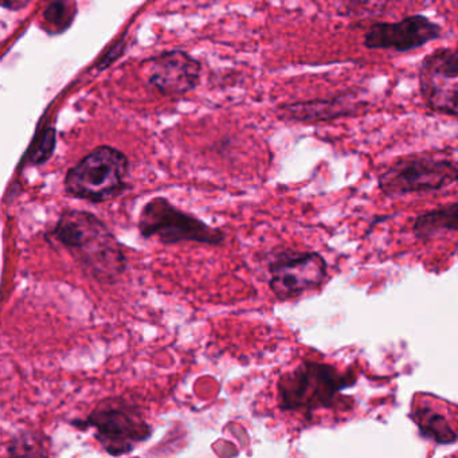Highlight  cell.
<instances>
[{
    "mask_svg": "<svg viewBox=\"0 0 458 458\" xmlns=\"http://www.w3.org/2000/svg\"><path fill=\"white\" fill-rule=\"evenodd\" d=\"M73 259L85 276L101 285H114L128 269V257L120 241L103 219L85 210L68 208L45 234Z\"/></svg>",
    "mask_w": 458,
    "mask_h": 458,
    "instance_id": "cell-1",
    "label": "cell"
},
{
    "mask_svg": "<svg viewBox=\"0 0 458 458\" xmlns=\"http://www.w3.org/2000/svg\"><path fill=\"white\" fill-rule=\"evenodd\" d=\"M355 374L326 361L302 360L277 380L278 409L304 418L307 422L318 412L344 415L355 401L343 391L355 385Z\"/></svg>",
    "mask_w": 458,
    "mask_h": 458,
    "instance_id": "cell-2",
    "label": "cell"
},
{
    "mask_svg": "<svg viewBox=\"0 0 458 458\" xmlns=\"http://www.w3.org/2000/svg\"><path fill=\"white\" fill-rule=\"evenodd\" d=\"M71 425L77 430H93L104 452L114 457L131 454L152 436L140 407L124 396L103 399L87 418L73 420Z\"/></svg>",
    "mask_w": 458,
    "mask_h": 458,
    "instance_id": "cell-3",
    "label": "cell"
},
{
    "mask_svg": "<svg viewBox=\"0 0 458 458\" xmlns=\"http://www.w3.org/2000/svg\"><path fill=\"white\" fill-rule=\"evenodd\" d=\"M128 157L114 147L101 146L66 173V194L90 203H106L128 191Z\"/></svg>",
    "mask_w": 458,
    "mask_h": 458,
    "instance_id": "cell-4",
    "label": "cell"
},
{
    "mask_svg": "<svg viewBox=\"0 0 458 458\" xmlns=\"http://www.w3.org/2000/svg\"><path fill=\"white\" fill-rule=\"evenodd\" d=\"M138 229L144 240H157L163 245L197 242L222 246L226 241L224 230L210 226L194 214L181 210L165 197L152 198L143 206Z\"/></svg>",
    "mask_w": 458,
    "mask_h": 458,
    "instance_id": "cell-5",
    "label": "cell"
},
{
    "mask_svg": "<svg viewBox=\"0 0 458 458\" xmlns=\"http://www.w3.org/2000/svg\"><path fill=\"white\" fill-rule=\"evenodd\" d=\"M377 183L380 191L391 198L439 191L458 184V165L434 155H411L395 160Z\"/></svg>",
    "mask_w": 458,
    "mask_h": 458,
    "instance_id": "cell-6",
    "label": "cell"
},
{
    "mask_svg": "<svg viewBox=\"0 0 458 458\" xmlns=\"http://www.w3.org/2000/svg\"><path fill=\"white\" fill-rule=\"evenodd\" d=\"M267 270L269 289L278 301L299 299L316 291L328 276L327 262L313 251H280L269 262Z\"/></svg>",
    "mask_w": 458,
    "mask_h": 458,
    "instance_id": "cell-7",
    "label": "cell"
},
{
    "mask_svg": "<svg viewBox=\"0 0 458 458\" xmlns=\"http://www.w3.org/2000/svg\"><path fill=\"white\" fill-rule=\"evenodd\" d=\"M420 92L437 114L458 117V49H438L420 65Z\"/></svg>",
    "mask_w": 458,
    "mask_h": 458,
    "instance_id": "cell-8",
    "label": "cell"
},
{
    "mask_svg": "<svg viewBox=\"0 0 458 458\" xmlns=\"http://www.w3.org/2000/svg\"><path fill=\"white\" fill-rule=\"evenodd\" d=\"M442 28L425 15H410L395 23L377 22L364 34L369 50L409 53L441 38Z\"/></svg>",
    "mask_w": 458,
    "mask_h": 458,
    "instance_id": "cell-9",
    "label": "cell"
},
{
    "mask_svg": "<svg viewBox=\"0 0 458 458\" xmlns=\"http://www.w3.org/2000/svg\"><path fill=\"white\" fill-rule=\"evenodd\" d=\"M410 418L426 438L439 445L458 441V406L430 394L412 398Z\"/></svg>",
    "mask_w": 458,
    "mask_h": 458,
    "instance_id": "cell-10",
    "label": "cell"
},
{
    "mask_svg": "<svg viewBox=\"0 0 458 458\" xmlns=\"http://www.w3.org/2000/svg\"><path fill=\"white\" fill-rule=\"evenodd\" d=\"M369 104L361 100L360 92L345 90L327 98L286 104L280 108L283 119L297 123H326L344 117L358 116Z\"/></svg>",
    "mask_w": 458,
    "mask_h": 458,
    "instance_id": "cell-11",
    "label": "cell"
},
{
    "mask_svg": "<svg viewBox=\"0 0 458 458\" xmlns=\"http://www.w3.org/2000/svg\"><path fill=\"white\" fill-rule=\"evenodd\" d=\"M200 65L183 52H168L151 61L149 82L165 96H183L199 82Z\"/></svg>",
    "mask_w": 458,
    "mask_h": 458,
    "instance_id": "cell-12",
    "label": "cell"
},
{
    "mask_svg": "<svg viewBox=\"0 0 458 458\" xmlns=\"http://www.w3.org/2000/svg\"><path fill=\"white\" fill-rule=\"evenodd\" d=\"M410 232L417 243L436 245L458 238V203L439 206L420 214L410 225Z\"/></svg>",
    "mask_w": 458,
    "mask_h": 458,
    "instance_id": "cell-13",
    "label": "cell"
},
{
    "mask_svg": "<svg viewBox=\"0 0 458 458\" xmlns=\"http://www.w3.org/2000/svg\"><path fill=\"white\" fill-rule=\"evenodd\" d=\"M50 438L36 430H21L10 439V457H47L50 455Z\"/></svg>",
    "mask_w": 458,
    "mask_h": 458,
    "instance_id": "cell-14",
    "label": "cell"
},
{
    "mask_svg": "<svg viewBox=\"0 0 458 458\" xmlns=\"http://www.w3.org/2000/svg\"><path fill=\"white\" fill-rule=\"evenodd\" d=\"M76 15L77 4L74 0H55L44 14L47 30L55 34L63 33L72 25Z\"/></svg>",
    "mask_w": 458,
    "mask_h": 458,
    "instance_id": "cell-15",
    "label": "cell"
},
{
    "mask_svg": "<svg viewBox=\"0 0 458 458\" xmlns=\"http://www.w3.org/2000/svg\"><path fill=\"white\" fill-rule=\"evenodd\" d=\"M55 149V128H45L44 132L39 133L34 140L33 146L29 149L25 157V165H42L49 162Z\"/></svg>",
    "mask_w": 458,
    "mask_h": 458,
    "instance_id": "cell-16",
    "label": "cell"
},
{
    "mask_svg": "<svg viewBox=\"0 0 458 458\" xmlns=\"http://www.w3.org/2000/svg\"><path fill=\"white\" fill-rule=\"evenodd\" d=\"M391 4L393 0H343L345 12L358 18L380 17Z\"/></svg>",
    "mask_w": 458,
    "mask_h": 458,
    "instance_id": "cell-17",
    "label": "cell"
},
{
    "mask_svg": "<svg viewBox=\"0 0 458 458\" xmlns=\"http://www.w3.org/2000/svg\"><path fill=\"white\" fill-rule=\"evenodd\" d=\"M0 2H2L4 9L12 10V12L22 10L23 7L30 4V0H0Z\"/></svg>",
    "mask_w": 458,
    "mask_h": 458,
    "instance_id": "cell-18",
    "label": "cell"
}]
</instances>
